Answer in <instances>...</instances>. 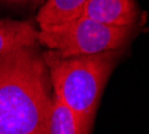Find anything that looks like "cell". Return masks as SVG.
Listing matches in <instances>:
<instances>
[{
  "label": "cell",
  "mask_w": 149,
  "mask_h": 134,
  "mask_svg": "<svg viewBox=\"0 0 149 134\" xmlns=\"http://www.w3.org/2000/svg\"><path fill=\"white\" fill-rule=\"evenodd\" d=\"M136 25L113 27L80 16L61 25L39 29V45L56 50L63 56L96 55L125 49L136 33Z\"/></svg>",
  "instance_id": "obj_3"
},
{
  "label": "cell",
  "mask_w": 149,
  "mask_h": 134,
  "mask_svg": "<svg viewBox=\"0 0 149 134\" xmlns=\"http://www.w3.org/2000/svg\"><path fill=\"white\" fill-rule=\"evenodd\" d=\"M88 0H47L36 16L40 29L61 25L80 17Z\"/></svg>",
  "instance_id": "obj_6"
},
{
  "label": "cell",
  "mask_w": 149,
  "mask_h": 134,
  "mask_svg": "<svg viewBox=\"0 0 149 134\" xmlns=\"http://www.w3.org/2000/svg\"><path fill=\"white\" fill-rule=\"evenodd\" d=\"M81 16L113 27L136 25L139 8L134 0H88Z\"/></svg>",
  "instance_id": "obj_4"
},
{
  "label": "cell",
  "mask_w": 149,
  "mask_h": 134,
  "mask_svg": "<svg viewBox=\"0 0 149 134\" xmlns=\"http://www.w3.org/2000/svg\"><path fill=\"white\" fill-rule=\"evenodd\" d=\"M123 52L63 56L48 49L43 53L53 96L76 115L81 134H89L101 92Z\"/></svg>",
  "instance_id": "obj_2"
},
{
  "label": "cell",
  "mask_w": 149,
  "mask_h": 134,
  "mask_svg": "<svg viewBox=\"0 0 149 134\" xmlns=\"http://www.w3.org/2000/svg\"><path fill=\"white\" fill-rule=\"evenodd\" d=\"M7 3H15V4H37L41 3L43 0H3Z\"/></svg>",
  "instance_id": "obj_8"
},
{
  "label": "cell",
  "mask_w": 149,
  "mask_h": 134,
  "mask_svg": "<svg viewBox=\"0 0 149 134\" xmlns=\"http://www.w3.org/2000/svg\"><path fill=\"white\" fill-rule=\"evenodd\" d=\"M52 102L49 73L39 48L0 57V134H48Z\"/></svg>",
  "instance_id": "obj_1"
},
{
  "label": "cell",
  "mask_w": 149,
  "mask_h": 134,
  "mask_svg": "<svg viewBox=\"0 0 149 134\" xmlns=\"http://www.w3.org/2000/svg\"><path fill=\"white\" fill-rule=\"evenodd\" d=\"M48 134H81L76 115L55 96L51 109Z\"/></svg>",
  "instance_id": "obj_7"
},
{
  "label": "cell",
  "mask_w": 149,
  "mask_h": 134,
  "mask_svg": "<svg viewBox=\"0 0 149 134\" xmlns=\"http://www.w3.org/2000/svg\"><path fill=\"white\" fill-rule=\"evenodd\" d=\"M39 29L32 21L0 19V57L25 47H39Z\"/></svg>",
  "instance_id": "obj_5"
}]
</instances>
